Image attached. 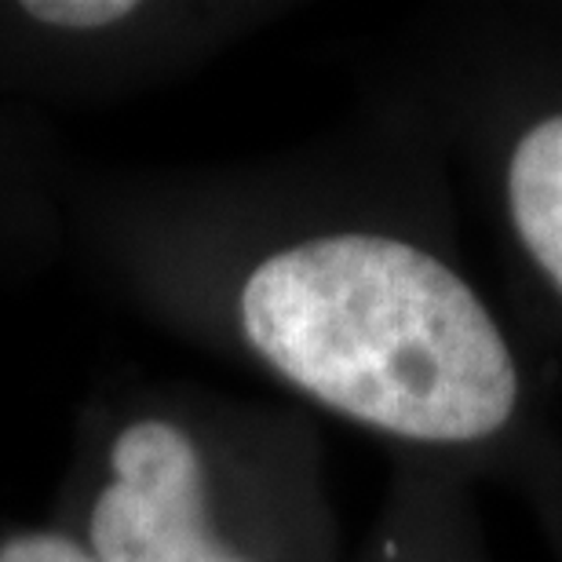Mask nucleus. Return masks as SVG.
<instances>
[{
  "instance_id": "nucleus-1",
  "label": "nucleus",
  "mask_w": 562,
  "mask_h": 562,
  "mask_svg": "<svg viewBox=\"0 0 562 562\" xmlns=\"http://www.w3.org/2000/svg\"><path fill=\"white\" fill-rule=\"evenodd\" d=\"M449 176L387 88L285 154L66 183V245L146 322L292 406L519 490L562 431L464 260Z\"/></svg>"
},
{
  "instance_id": "nucleus-2",
  "label": "nucleus",
  "mask_w": 562,
  "mask_h": 562,
  "mask_svg": "<svg viewBox=\"0 0 562 562\" xmlns=\"http://www.w3.org/2000/svg\"><path fill=\"white\" fill-rule=\"evenodd\" d=\"M48 522L99 562H347L318 417L187 380L85 402Z\"/></svg>"
},
{
  "instance_id": "nucleus-3",
  "label": "nucleus",
  "mask_w": 562,
  "mask_h": 562,
  "mask_svg": "<svg viewBox=\"0 0 562 562\" xmlns=\"http://www.w3.org/2000/svg\"><path fill=\"white\" fill-rule=\"evenodd\" d=\"M391 88L468 176L515 285L562 325V11H442Z\"/></svg>"
},
{
  "instance_id": "nucleus-4",
  "label": "nucleus",
  "mask_w": 562,
  "mask_h": 562,
  "mask_svg": "<svg viewBox=\"0 0 562 562\" xmlns=\"http://www.w3.org/2000/svg\"><path fill=\"white\" fill-rule=\"evenodd\" d=\"M281 0H0V99L125 103L289 19Z\"/></svg>"
},
{
  "instance_id": "nucleus-5",
  "label": "nucleus",
  "mask_w": 562,
  "mask_h": 562,
  "mask_svg": "<svg viewBox=\"0 0 562 562\" xmlns=\"http://www.w3.org/2000/svg\"><path fill=\"white\" fill-rule=\"evenodd\" d=\"M475 482L431 457H391L384 501L347 562H490Z\"/></svg>"
},
{
  "instance_id": "nucleus-6",
  "label": "nucleus",
  "mask_w": 562,
  "mask_h": 562,
  "mask_svg": "<svg viewBox=\"0 0 562 562\" xmlns=\"http://www.w3.org/2000/svg\"><path fill=\"white\" fill-rule=\"evenodd\" d=\"M66 245V183L22 106L0 99V278L44 271Z\"/></svg>"
},
{
  "instance_id": "nucleus-7",
  "label": "nucleus",
  "mask_w": 562,
  "mask_h": 562,
  "mask_svg": "<svg viewBox=\"0 0 562 562\" xmlns=\"http://www.w3.org/2000/svg\"><path fill=\"white\" fill-rule=\"evenodd\" d=\"M0 562H99L55 522L0 519Z\"/></svg>"
},
{
  "instance_id": "nucleus-8",
  "label": "nucleus",
  "mask_w": 562,
  "mask_h": 562,
  "mask_svg": "<svg viewBox=\"0 0 562 562\" xmlns=\"http://www.w3.org/2000/svg\"><path fill=\"white\" fill-rule=\"evenodd\" d=\"M519 497L530 504L548 552L555 555V562H562V446L526 479Z\"/></svg>"
}]
</instances>
